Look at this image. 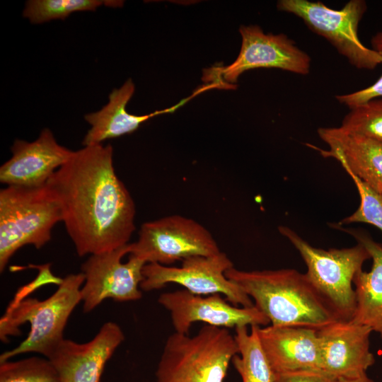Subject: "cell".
I'll use <instances>...</instances> for the list:
<instances>
[{"label": "cell", "mask_w": 382, "mask_h": 382, "mask_svg": "<svg viewBox=\"0 0 382 382\" xmlns=\"http://www.w3.org/2000/svg\"><path fill=\"white\" fill-rule=\"evenodd\" d=\"M337 380L320 370L303 369L276 373V382H337Z\"/></svg>", "instance_id": "cell-26"}, {"label": "cell", "mask_w": 382, "mask_h": 382, "mask_svg": "<svg viewBox=\"0 0 382 382\" xmlns=\"http://www.w3.org/2000/svg\"><path fill=\"white\" fill-rule=\"evenodd\" d=\"M262 347L275 373L322 371L317 330L292 326H257Z\"/></svg>", "instance_id": "cell-16"}, {"label": "cell", "mask_w": 382, "mask_h": 382, "mask_svg": "<svg viewBox=\"0 0 382 382\" xmlns=\"http://www.w3.org/2000/svg\"><path fill=\"white\" fill-rule=\"evenodd\" d=\"M352 178L359 195L358 209L343 219L339 225L351 223H366L382 231V198L378 192L371 188L354 173L346 171Z\"/></svg>", "instance_id": "cell-24"}, {"label": "cell", "mask_w": 382, "mask_h": 382, "mask_svg": "<svg viewBox=\"0 0 382 382\" xmlns=\"http://www.w3.org/2000/svg\"><path fill=\"white\" fill-rule=\"evenodd\" d=\"M0 382H59V379L49 359L33 356L0 361Z\"/></svg>", "instance_id": "cell-22"}, {"label": "cell", "mask_w": 382, "mask_h": 382, "mask_svg": "<svg viewBox=\"0 0 382 382\" xmlns=\"http://www.w3.org/2000/svg\"><path fill=\"white\" fill-rule=\"evenodd\" d=\"M85 277L81 272L62 279L56 291L45 299L23 297L8 305L0 320V340L8 342L11 336L21 334L20 327L29 323L25 340L16 347L4 352L0 361L27 353L50 358L64 339V330L77 305L81 302V289Z\"/></svg>", "instance_id": "cell-3"}, {"label": "cell", "mask_w": 382, "mask_h": 382, "mask_svg": "<svg viewBox=\"0 0 382 382\" xmlns=\"http://www.w3.org/2000/svg\"><path fill=\"white\" fill-rule=\"evenodd\" d=\"M349 110L340 127L351 133L382 143V97Z\"/></svg>", "instance_id": "cell-23"}, {"label": "cell", "mask_w": 382, "mask_h": 382, "mask_svg": "<svg viewBox=\"0 0 382 382\" xmlns=\"http://www.w3.org/2000/svg\"><path fill=\"white\" fill-rule=\"evenodd\" d=\"M237 354L227 328L206 325L194 335L174 332L164 344L154 382H224Z\"/></svg>", "instance_id": "cell-4"}, {"label": "cell", "mask_w": 382, "mask_h": 382, "mask_svg": "<svg viewBox=\"0 0 382 382\" xmlns=\"http://www.w3.org/2000/svg\"><path fill=\"white\" fill-rule=\"evenodd\" d=\"M226 277L254 300L272 326L318 330L340 319L306 274L293 269L228 270Z\"/></svg>", "instance_id": "cell-2"}, {"label": "cell", "mask_w": 382, "mask_h": 382, "mask_svg": "<svg viewBox=\"0 0 382 382\" xmlns=\"http://www.w3.org/2000/svg\"><path fill=\"white\" fill-rule=\"evenodd\" d=\"M318 134L329 146L317 148L325 157L335 158L345 171L360 178L371 188L382 192V143L346 131L341 127H320Z\"/></svg>", "instance_id": "cell-17"}, {"label": "cell", "mask_w": 382, "mask_h": 382, "mask_svg": "<svg viewBox=\"0 0 382 382\" xmlns=\"http://www.w3.org/2000/svg\"><path fill=\"white\" fill-rule=\"evenodd\" d=\"M61 204L50 187L7 186L0 191V271L26 245L37 249L51 239L54 226L62 221Z\"/></svg>", "instance_id": "cell-5"}, {"label": "cell", "mask_w": 382, "mask_h": 382, "mask_svg": "<svg viewBox=\"0 0 382 382\" xmlns=\"http://www.w3.org/2000/svg\"><path fill=\"white\" fill-rule=\"evenodd\" d=\"M278 231L299 252L308 279L340 319L352 320L356 308L353 280L371 258L366 249L357 243L351 248L325 250L312 246L288 226H279Z\"/></svg>", "instance_id": "cell-6"}, {"label": "cell", "mask_w": 382, "mask_h": 382, "mask_svg": "<svg viewBox=\"0 0 382 382\" xmlns=\"http://www.w3.org/2000/svg\"><path fill=\"white\" fill-rule=\"evenodd\" d=\"M233 267L231 259L221 251L211 256L189 257L183 260L179 267L146 263L143 267L140 289L150 291L174 283L196 295L219 294L234 306H253L250 297L226 277V272Z\"/></svg>", "instance_id": "cell-9"}, {"label": "cell", "mask_w": 382, "mask_h": 382, "mask_svg": "<svg viewBox=\"0 0 382 382\" xmlns=\"http://www.w3.org/2000/svg\"><path fill=\"white\" fill-rule=\"evenodd\" d=\"M380 195H381V198H382V192H381V193H380Z\"/></svg>", "instance_id": "cell-28"}, {"label": "cell", "mask_w": 382, "mask_h": 382, "mask_svg": "<svg viewBox=\"0 0 382 382\" xmlns=\"http://www.w3.org/2000/svg\"><path fill=\"white\" fill-rule=\"evenodd\" d=\"M129 246V255L146 264L163 265L192 256H211L221 252L207 228L191 218L178 214L144 223L137 240Z\"/></svg>", "instance_id": "cell-8"}, {"label": "cell", "mask_w": 382, "mask_h": 382, "mask_svg": "<svg viewBox=\"0 0 382 382\" xmlns=\"http://www.w3.org/2000/svg\"><path fill=\"white\" fill-rule=\"evenodd\" d=\"M11 151L12 156L0 167V181L7 186L25 187L45 185L73 153L60 145L48 128L32 142L16 139Z\"/></svg>", "instance_id": "cell-15"}, {"label": "cell", "mask_w": 382, "mask_h": 382, "mask_svg": "<svg viewBox=\"0 0 382 382\" xmlns=\"http://www.w3.org/2000/svg\"><path fill=\"white\" fill-rule=\"evenodd\" d=\"M337 382H374L366 374L352 378H339Z\"/></svg>", "instance_id": "cell-27"}, {"label": "cell", "mask_w": 382, "mask_h": 382, "mask_svg": "<svg viewBox=\"0 0 382 382\" xmlns=\"http://www.w3.org/2000/svg\"><path fill=\"white\" fill-rule=\"evenodd\" d=\"M239 31L242 43L236 59L226 66L212 67L204 75L218 88L229 87L252 69L277 68L301 75L310 72V56L287 35L265 33L258 25H241Z\"/></svg>", "instance_id": "cell-10"}, {"label": "cell", "mask_w": 382, "mask_h": 382, "mask_svg": "<svg viewBox=\"0 0 382 382\" xmlns=\"http://www.w3.org/2000/svg\"><path fill=\"white\" fill-rule=\"evenodd\" d=\"M124 340L121 327L108 321L86 342L64 338L48 359L59 382H100L106 364Z\"/></svg>", "instance_id": "cell-14"}, {"label": "cell", "mask_w": 382, "mask_h": 382, "mask_svg": "<svg viewBox=\"0 0 382 382\" xmlns=\"http://www.w3.org/2000/svg\"><path fill=\"white\" fill-rule=\"evenodd\" d=\"M129 252L128 243L113 250L91 255L81 265L85 277L81 289L84 313L91 312L108 299L119 302L141 299L140 284L146 262L132 255L127 262H122Z\"/></svg>", "instance_id": "cell-11"}, {"label": "cell", "mask_w": 382, "mask_h": 382, "mask_svg": "<svg viewBox=\"0 0 382 382\" xmlns=\"http://www.w3.org/2000/svg\"><path fill=\"white\" fill-rule=\"evenodd\" d=\"M115 4L117 1L101 0H29L23 16L33 24H40L52 20H64L76 11H95L102 5Z\"/></svg>", "instance_id": "cell-21"}, {"label": "cell", "mask_w": 382, "mask_h": 382, "mask_svg": "<svg viewBox=\"0 0 382 382\" xmlns=\"http://www.w3.org/2000/svg\"><path fill=\"white\" fill-rule=\"evenodd\" d=\"M134 90V83L129 79L120 88L112 90L109 94L108 103L100 110L85 115L84 118L91 128L82 141L83 146L100 144L105 140L130 134L151 117L173 112L193 98L190 96L173 107L165 110H156L148 115H136L129 113L126 109Z\"/></svg>", "instance_id": "cell-18"}, {"label": "cell", "mask_w": 382, "mask_h": 382, "mask_svg": "<svg viewBox=\"0 0 382 382\" xmlns=\"http://www.w3.org/2000/svg\"><path fill=\"white\" fill-rule=\"evenodd\" d=\"M158 302L169 312L175 332L183 334L197 322L227 329L270 323L255 305L236 306L219 294L200 296L183 289L161 294Z\"/></svg>", "instance_id": "cell-12"}, {"label": "cell", "mask_w": 382, "mask_h": 382, "mask_svg": "<svg viewBox=\"0 0 382 382\" xmlns=\"http://www.w3.org/2000/svg\"><path fill=\"white\" fill-rule=\"evenodd\" d=\"M277 6L301 18L355 68L373 70L382 64L381 56L371 47H366L359 37V25L367 11L365 1L350 0L340 9L308 0H280Z\"/></svg>", "instance_id": "cell-7"}, {"label": "cell", "mask_w": 382, "mask_h": 382, "mask_svg": "<svg viewBox=\"0 0 382 382\" xmlns=\"http://www.w3.org/2000/svg\"><path fill=\"white\" fill-rule=\"evenodd\" d=\"M371 48L382 57V31L376 33L371 40ZM382 97V74L371 86L357 91L337 95L336 100L349 109L358 106L373 98Z\"/></svg>", "instance_id": "cell-25"}, {"label": "cell", "mask_w": 382, "mask_h": 382, "mask_svg": "<svg viewBox=\"0 0 382 382\" xmlns=\"http://www.w3.org/2000/svg\"><path fill=\"white\" fill-rule=\"evenodd\" d=\"M337 226L362 245L372 259L371 270H360L353 280L356 308L352 320L369 327L382 339V245L363 231Z\"/></svg>", "instance_id": "cell-19"}, {"label": "cell", "mask_w": 382, "mask_h": 382, "mask_svg": "<svg viewBox=\"0 0 382 382\" xmlns=\"http://www.w3.org/2000/svg\"><path fill=\"white\" fill-rule=\"evenodd\" d=\"M46 185L61 204L62 221L79 256L129 243L136 228L135 204L115 171L110 144L73 151Z\"/></svg>", "instance_id": "cell-1"}, {"label": "cell", "mask_w": 382, "mask_h": 382, "mask_svg": "<svg viewBox=\"0 0 382 382\" xmlns=\"http://www.w3.org/2000/svg\"><path fill=\"white\" fill-rule=\"evenodd\" d=\"M371 332L369 327L352 320H339L317 330L322 371L336 379L366 374L375 362L370 350Z\"/></svg>", "instance_id": "cell-13"}, {"label": "cell", "mask_w": 382, "mask_h": 382, "mask_svg": "<svg viewBox=\"0 0 382 382\" xmlns=\"http://www.w3.org/2000/svg\"><path fill=\"white\" fill-rule=\"evenodd\" d=\"M257 326H250V332L248 326L235 328L238 354L231 362L242 382H276V373L262 347Z\"/></svg>", "instance_id": "cell-20"}]
</instances>
